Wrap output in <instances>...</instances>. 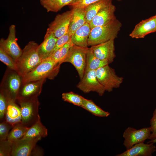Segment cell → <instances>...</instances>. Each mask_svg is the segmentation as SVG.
<instances>
[{"mask_svg": "<svg viewBox=\"0 0 156 156\" xmlns=\"http://www.w3.org/2000/svg\"><path fill=\"white\" fill-rule=\"evenodd\" d=\"M122 26V23L116 18L106 24L92 28L88 40V46L91 47L115 40Z\"/></svg>", "mask_w": 156, "mask_h": 156, "instance_id": "obj_1", "label": "cell"}, {"mask_svg": "<svg viewBox=\"0 0 156 156\" xmlns=\"http://www.w3.org/2000/svg\"><path fill=\"white\" fill-rule=\"evenodd\" d=\"M38 45L34 41H30L23 49L21 55L16 62L17 71L22 77L42 61L38 52Z\"/></svg>", "mask_w": 156, "mask_h": 156, "instance_id": "obj_2", "label": "cell"}, {"mask_svg": "<svg viewBox=\"0 0 156 156\" xmlns=\"http://www.w3.org/2000/svg\"><path fill=\"white\" fill-rule=\"evenodd\" d=\"M60 66V64L48 57L43 60L34 68L22 77V83L44 78L52 79L58 73Z\"/></svg>", "mask_w": 156, "mask_h": 156, "instance_id": "obj_3", "label": "cell"}, {"mask_svg": "<svg viewBox=\"0 0 156 156\" xmlns=\"http://www.w3.org/2000/svg\"><path fill=\"white\" fill-rule=\"evenodd\" d=\"M22 77L17 71L8 68L6 70L0 85V91L9 101L16 102L18 92L22 84Z\"/></svg>", "mask_w": 156, "mask_h": 156, "instance_id": "obj_4", "label": "cell"}, {"mask_svg": "<svg viewBox=\"0 0 156 156\" xmlns=\"http://www.w3.org/2000/svg\"><path fill=\"white\" fill-rule=\"evenodd\" d=\"M21 114V124L30 127L35 123L40 117L38 113L40 104L38 98L25 99L17 100Z\"/></svg>", "mask_w": 156, "mask_h": 156, "instance_id": "obj_5", "label": "cell"}, {"mask_svg": "<svg viewBox=\"0 0 156 156\" xmlns=\"http://www.w3.org/2000/svg\"><path fill=\"white\" fill-rule=\"evenodd\" d=\"M97 77L105 91L110 92L114 88H119L123 78L116 74L115 70L109 64L101 67L96 70Z\"/></svg>", "mask_w": 156, "mask_h": 156, "instance_id": "obj_6", "label": "cell"}, {"mask_svg": "<svg viewBox=\"0 0 156 156\" xmlns=\"http://www.w3.org/2000/svg\"><path fill=\"white\" fill-rule=\"evenodd\" d=\"M88 49V47L74 45L62 62V63L65 62L71 63L76 69L80 79L85 73Z\"/></svg>", "mask_w": 156, "mask_h": 156, "instance_id": "obj_7", "label": "cell"}, {"mask_svg": "<svg viewBox=\"0 0 156 156\" xmlns=\"http://www.w3.org/2000/svg\"><path fill=\"white\" fill-rule=\"evenodd\" d=\"M73 13V9L57 15L49 24L46 32L53 34L57 38L68 32Z\"/></svg>", "mask_w": 156, "mask_h": 156, "instance_id": "obj_8", "label": "cell"}, {"mask_svg": "<svg viewBox=\"0 0 156 156\" xmlns=\"http://www.w3.org/2000/svg\"><path fill=\"white\" fill-rule=\"evenodd\" d=\"M77 87L84 93L95 92L100 96H102L105 91L98 79L95 70L85 72L82 78L77 84Z\"/></svg>", "mask_w": 156, "mask_h": 156, "instance_id": "obj_9", "label": "cell"}, {"mask_svg": "<svg viewBox=\"0 0 156 156\" xmlns=\"http://www.w3.org/2000/svg\"><path fill=\"white\" fill-rule=\"evenodd\" d=\"M151 133L150 127L139 129L128 127L123 133V137L124 138L123 145L126 150H128L134 145L144 142L146 140L149 139Z\"/></svg>", "mask_w": 156, "mask_h": 156, "instance_id": "obj_10", "label": "cell"}, {"mask_svg": "<svg viewBox=\"0 0 156 156\" xmlns=\"http://www.w3.org/2000/svg\"><path fill=\"white\" fill-rule=\"evenodd\" d=\"M0 47L9 55L16 62L21 55L23 50L19 46L16 38V26L12 25L9 27L7 38L0 40Z\"/></svg>", "mask_w": 156, "mask_h": 156, "instance_id": "obj_11", "label": "cell"}, {"mask_svg": "<svg viewBox=\"0 0 156 156\" xmlns=\"http://www.w3.org/2000/svg\"><path fill=\"white\" fill-rule=\"evenodd\" d=\"M46 78L22 83L19 89L17 100H25L38 98L42 92Z\"/></svg>", "mask_w": 156, "mask_h": 156, "instance_id": "obj_12", "label": "cell"}, {"mask_svg": "<svg viewBox=\"0 0 156 156\" xmlns=\"http://www.w3.org/2000/svg\"><path fill=\"white\" fill-rule=\"evenodd\" d=\"M94 55L99 59L107 60L109 64L112 63L116 57L114 40L91 47Z\"/></svg>", "mask_w": 156, "mask_h": 156, "instance_id": "obj_13", "label": "cell"}, {"mask_svg": "<svg viewBox=\"0 0 156 156\" xmlns=\"http://www.w3.org/2000/svg\"><path fill=\"white\" fill-rule=\"evenodd\" d=\"M156 32V14L142 20L136 24L129 34L132 38H144L147 35Z\"/></svg>", "mask_w": 156, "mask_h": 156, "instance_id": "obj_14", "label": "cell"}, {"mask_svg": "<svg viewBox=\"0 0 156 156\" xmlns=\"http://www.w3.org/2000/svg\"><path fill=\"white\" fill-rule=\"evenodd\" d=\"M41 138L30 139H21L12 142V156H31L33 150L37 142Z\"/></svg>", "mask_w": 156, "mask_h": 156, "instance_id": "obj_15", "label": "cell"}, {"mask_svg": "<svg viewBox=\"0 0 156 156\" xmlns=\"http://www.w3.org/2000/svg\"><path fill=\"white\" fill-rule=\"evenodd\" d=\"M116 7L112 2L102 8L89 23L91 28L105 25L116 19Z\"/></svg>", "mask_w": 156, "mask_h": 156, "instance_id": "obj_16", "label": "cell"}, {"mask_svg": "<svg viewBox=\"0 0 156 156\" xmlns=\"http://www.w3.org/2000/svg\"><path fill=\"white\" fill-rule=\"evenodd\" d=\"M154 143H139L124 152L116 155V156H151L156 151Z\"/></svg>", "mask_w": 156, "mask_h": 156, "instance_id": "obj_17", "label": "cell"}, {"mask_svg": "<svg viewBox=\"0 0 156 156\" xmlns=\"http://www.w3.org/2000/svg\"><path fill=\"white\" fill-rule=\"evenodd\" d=\"M57 39L53 34L46 32L43 41L38 48V54L42 60L51 55Z\"/></svg>", "mask_w": 156, "mask_h": 156, "instance_id": "obj_18", "label": "cell"}, {"mask_svg": "<svg viewBox=\"0 0 156 156\" xmlns=\"http://www.w3.org/2000/svg\"><path fill=\"white\" fill-rule=\"evenodd\" d=\"M21 114L20 107L16 102L9 101L6 111L5 120L13 127L21 123Z\"/></svg>", "mask_w": 156, "mask_h": 156, "instance_id": "obj_19", "label": "cell"}, {"mask_svg": "<svg viewBox=\"0 0 156 156\" xmlns=\"http://www.w3.org/2000/svg\"><path fill=\"white\" fill-rule=\"evenodd\" d=\"M91 28L89 23H86L72 35L71 40L75 45L83 47H88V40Z\"/></svg>", "mask_w": 156, "mask_h": 156, "instance_id": "obj_20", "label": "cell"}, {"mask_svg": "<svg viewBox=\"0 0 156 156\" xmlns=\"http://www.w3.org/2000/svg\"><path fill=\"white\" fill-rule=\"evenodd\" d=\"M48 135V130L42 123L40 117L33 125L29 127L22 138L25 140L32 139L36 138H44Z\"/></svg>", "mask_w": 156, "mask_h": 156, "instance_id": "obj_21", "label": "cell"}, {"mask_svg": "<svg viewBox=\"0 0 156 156\" xmlns=\"http://www.w3.org/2000/svg\"><path fill=\"white\" fill-rule=\"evenodd\" d=\"M68 29V32L71 36L86 23L85 8H75Z\"/></svg>", "mask_w": 156, "mask_h": 156, "instance_id": "obj_22", "label": "cell"}, {"mask_svg": "<svg viewBox=\"0 0 156 156\" xmlns=\"http://www.w3.org/2000/svg\"><path fill=\"white\" fill-rule=\"evenodd\" d=\"M112 2V0H101L85 7L86 23H89L101 9Z\"/></svg>", "mask_w": 156, "mask_h": 156, "instance_id": "obj_23", "label": "cell"}, {"mask_svg": "<svg viewBox=\"0 0 156 156\" xmlns=\"http://www.w3.org/2000/svg\"><path fill=\"white\" fill-rule=\"evenodd\" d=\"M73 0H40V4L48 12H56L68 5Z\"/></svg>", "mask_w": 156, "mask_h": 156, "instance_id": "obj_24", "label": "cell"}, {"mask_svg": "<svg viewBox=\"0 0 156 156\" xmlns=\"http://www.w3.org/2000/svg\"><path fill=\"white\" fill-rule=\"evenodd\" d=\"M109 64L107 60H101L95 57L91 49L88 48L86 55L85 72L90 70H96L98 68Z\"/></svg>", "mask_w": 156, "mask_h": 156, "instance_id": "obj_25", "label": "cell"}, {"mask_svg": "<svg viewBox=\"0 0 156 156\" xmlns=\"http://www.w3.org/2000/svg\"><path fill=\"white\" fill-rule=\"evenodd\" d=\"M81 107L97 116L106 117L110 114V113L102 109L96 105L92 100L84 98H83Z\"/></svg>", "mask_w": 156, "mask_h": 156, "instance_id": "obj_26", "label": "cell"}, {"mask_svg": "<svg viewBox=\"0 0 156 156\" xmlns=\"http://www.w3.org/2000/svg\"><path fill=\"white\" fill-rule=\"evenodd\" d=\"M74 44L71 38L69 41L49 57L58 64L61 65L67 55L70 49Z\"/></svg>", "mask_w": 156, "mask_h": 156, "instance_id": "obj_27", "label": "cell"}, {"mask_svg": "<svg viewBox=\"0 0 156 156\" xmlns=\"http://www.w3.org/2000/svg\"><path fill=\"white\" fill-rule=\"evenodd\" d=\"M29 127L23 125L21 123L15 126L11 130L7 140L13 142L22 139Z\"/></svg>", "mask_w": 156, "mask_h": 156, "instance_id": "obj_28", "label": "cell"}, {"mask_svg": "<svg viewBox=\"0 0 156 156\" xmlns=\"http://www.w3.org/2000/svg\"><path fill=\"white\" fill-rule=\"evenodd\" d=\"M83 98L72 92L63 93L62 94V99L64 101L81 107Z\"/></svg>", "mask_w": 156, "mask_h": 156, "instance_id": "obj_29", "label": "cell"}, {"mask_svg": "<svg viewBox=\"0 0 156 156\" xmlns=\"http://www.w3.org/2000/svg\"><path fill=\"white\" fill-rule=\"evenodd\" d=\"M0 60L5 64L8 68L17 71L15 61L3 49L0 47Z\"/></svg>", "mask_w": 156, "mask_h": 156, "instance_id": "obj_30", "label": "cell"}, {"mask_svg": "<svg viewBox=\"0 0 156 156\" xmlns=\"http://www.w3.org/2000/svg\"><path fill=\"white\" fill-rule=\"evenodd\" d=\"M12 126L5 120L0 122V141L7 140L8 135Z\"/></svg>", "mask_w": 156, "mask_h": 156, "instance_id": "obj_31", "label": "cell"}, {"mask_svg": "<svg viewBox=\"0 0 156 156\" xmlns=\"http://www.w3.org/2000/svg\"><path fill=\"white\" fill-rule=\"evenodd\" d=\"M12 142L6 140L0 141V156H10Z\"/></svg>", "mask_w": 156, "mask_h": 156, "instance_id": "obj_32", "label": "cell"}, {"mask_svg": "<svg viewBox=\"0 0 156 156\" xmlns=\"http://www.w3.org/2000/svg\"><path fill=\"white\" fill-rule=\"evenodd\" d=\"M5 95L0 91V122L5 120V114L8 101Z\"/></svg>", "mask_w": 156, "mask_h": 156, "instance_id": "obj_33", "label": "cell"}, {"mask_svg": "<svg viewBox=\"0 0 156 156\" xmlns=\"http://www.w3.org/2000/svg\"><path fill=\"white\" fill-rule=\"evenodd\" d=\"M101 0H73L68 6L72 8H84L88 5Z\"/></svg>", "mask_w": 156, "mask_h": 156, "instance_id": "obj_34", "label": "cell"}, {"mask_svg": "<svg viewBox=\"0 0 156 156\" xmlns=\"http://www.w3.org/2000/svg\"><path fill=\"white\" fill-rule=\"evenodd\" d=\"M71 36V35L68 32L64 35L58 38L55 47L51 55L67 43L70 39Z\"/></svg>", "mask_w": 156, "mask_h": 156, "instance_id": "obj_35", "label": "cell"}, {"mask_svg": "<svg viewBox=\"0 0 156 156\" xmlns=\"http://www.w3.org/2000/svg\"><path fill=\"white\" fill-rule=\"evenodd\" d=\"M150 127L151 133L149 138L150 140L156 138V107L153 113V116L150 120Z\"/></svg>", "mask_w": 156, "mask_h": 156, "instance_id": "obj_36", "label": "cell"}, {"mask_svg": "<svg viewBox=\"0 0 156 156\" xmlns=\"http://www.w3.org/2000/svg\"><path fill=\"white\" fill-rule=\"evenodd\" d=\"M42 153L43 152L41 150V149L37 147L36 146L32 151L31 155H42Z\"/></svg>", "mask_w": 156, "mask_h": 156, "instance_id": "obj_37", "label": "cell"}, {"mask_svg": "<svg viewBox=\"0 0 156 156\" xmlns=\"http://www.w3.org/2000/svg\"><path fill=\"white\" fill-rule=\"evenodd\" d=\"M151 142H153L154 143H156V138L153 140H150L149 141L147 142V143H149Z\"/></svg>", "mask_w": 156, "mask_h": 156, "instance_id": "obj_38", "label": "cell"}, {"mask_svg": "<svg viewBox=\"0 0 156 156\" xmlns=\"http://www.w3.org/2000/svg\"><path fill=\"white\" fill-rule=\"evenodd\" d=\"M117 0V1H122V0Z\"/></svg>", "mask_w": 156, "mask_h": 156, "instance_id": "obj_39", "label": "cell"}]
</instances>
